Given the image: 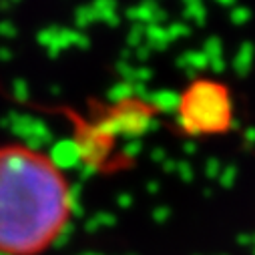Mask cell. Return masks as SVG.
<instances>
[{"instance_id": "1", "label": "cell", "mask_w": 255, "mask_h": 255, "mask_svg": "<svg viewBox=\"0 0 255 255\" xmlns=\"http://www.w3.org/2000/svg\"><path fill=\"white\" fill-rule=\"evenodd\" d=\"M73 189L56 161L26 143H0V255H42L73 219Z\"/></svg>"}, {"instance_id": "2", "label": "cell", "mask_w": 255, "mask_h": 255, "mask_svg": "<svg viewBox=\"0 0 255 255\" xmlns=\"http://www.w3.org/2000/svg\"><path fill=\"white\" fill-rule=\"evenodd\" d=\"M181 121L191 133H217L231 121L227 91L213 83L193 85L181 101Z\"/></svg>"}]
</instances>
